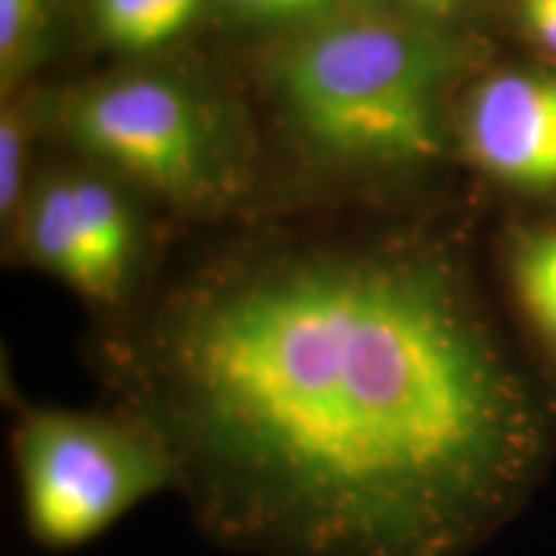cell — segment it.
Instances as JSON below:
<instances>
[{"mask_svg":"<svg viewBox=\"0 0 556 556\" xmlns=\"http://www.w3.org/2000/svg\"><path fill=\"white\" fill-rule=\"evenodd\" d=\"M111 364L222 544L458 556L526 484L544 426L435 250L274 242L173 289Z\"/></svg>","mask_w":556,"mask_h":556,"instance_id":"cell-1","label":"cell"},{"mask_svg":"<svg viewBox=\"0 0 556 556\" xmlns=\"http://www.w3.org/2000/svg\"><path fill=\"white\" fill-rule=\"evenodd\" d=\"M454 67L441 26L343 5L283 34L268 78L289 127L319 157L405 170L441 152V101Z\"/></svg>","mask_w":556,"mask_h":556,"instance_id":"cell-2","label":"cell"},{"mask_svg":"<svg viewBox=\"0 0 556 556\" xmlns=\"http://www.w3.org/2000/svg\"><path fill=\"white\" fill-rule=\"evenodd\" d=\"M54 122L75 150L173 206L212 208L240 189L232 122L189 80L124 73L86 83L62 96Z\"/></svg>","mask_w":556,"mask_h":556,"instance_id":"cell-3","label":"cell"},{"mask_svg":"<svg viewBox=\"0 0 556 556\" xmlns=\"http://www.w3.org/2000/svg\"><path fill=\"white\" fill-rule=\"evenodd\" d=\"M11 448L24 526L45 548L88 544L144 500L178 486L163 438L122 405H24Z\"/></svg>","mask_w":556,"mask_h":556,"instance_id":"cell-4","label":"cell"},{"mask_svg":"<svg viewBox=\"0 0 556 556\" xmlns=\"http://www.w3.org/2000/svg\"><path fill=\"white\" fill-rule=\"evenodd\" d=\"M13 240L34 268L99 309L119 307L142 255V227L127 197L93 173L41 178L26 193Z\"/></svg>","mask_w":556,"mask_h":556,"instance_id":"cell-5","label":"cell"},{"mask_svg":"<svg viewBox=\"0 0 556 556\" xmlns=\"http://www.w3.org/2000/svg\"><path fill=\"white\" fill-rule=\"evenodd\" d=\"M467 144L482 168L528 191L556 186V75L503 73L471 99Z\"/></svg>","mask_w":556,"mask_h":556,"instance_id":"cell-6","label":"cell"},{"mask_svg":"<svg viewBox=\"0 0 556 556\" xmlns=\"http://www.w3.org/2000/svg\"><path fill=\"white\" fill-rule=\"evenodd\" d=\"M206 0H90V24L99 39L124 52L168 45L197 18Z\"/></svg>","mask_w":556,"mask_h":556,"instance_id":"cell-7","label":"cell"},{"mask_svg":"<svg viewBox=\"0 0 556 556\" xmlns=\"http://www.w3.org/2000/svg\"><path fill=\"white\" fill-rule=\"evenodd\" d=\"M510 270L526 315L556 356V227L520 238Z\"/></svg>","mask_w":556,"mask_h":556,"instance_id":"cell-8","label":"cell"},{"mask_svg":"<svg viewBox=\"0 0 556 556\" xmlns=\"http://www.w3.org/2000/svg\"><path fill=\"white\" fill-rule=\"evenodd\" d=\"M58 0H0V80L3 96L37 65L50 39Z\"/></svg>","mask_w":556,"mask_h":556,"instance_id":"cell-9","label":"cell"},{"mask_svg":"<svg viewBox=\"0 0 556 556\" xmlns=\"http://www.w3.org/2000/svg\"><path fill=\"white\" fill-rule=\"evenodd\" d=\"M26 122L29 116L18 109V103L5 101L0 116V214L5 225H13L21 204H24V163H26Z\"/></svg>","mask_w":556,"mask_h":556,"instance_id":"cell-10","label":"cell"},{"mask_svg":"<svg viewBox=\"0 0 556 556\" xmlns=\"http://www.w3.org/2000/svg\"><path fill=\"white\" fill-rule=\"evenodd\" d=\"M242 24L291 34L348 5V0H222Z\"/></svg>","mask_w":556,"mask_h":556,"instance_id":"cell-11","label":"cell"},{"mask_svg":"<svg viewBox=\"0 0 556 556\" xmlns=\"http://www.w3.org/2000/svg\"><path fill=\"white\" fill-rule=\"evenodd\" d=\"M469 0H366L374 9L397 13V16L422 21V24L441 26L467 9Z\"/></svg>","mask_w":556,"mask_h":556,"instance_id":"cell-12","label":"cell"},{"mask_svg":"<svg viewBox=\"0 0 556 556\" xmlns=\"http://www.w3.org/2000/svg\"><path fill=\"white\" fill-rule=\"evenodd\" d=\"M528 37L556 58V0H516Z\"/></svg>","mask_w":556,"mask_h":556,"instance_id":"cell-13","label":"cell"}]
</instances>
